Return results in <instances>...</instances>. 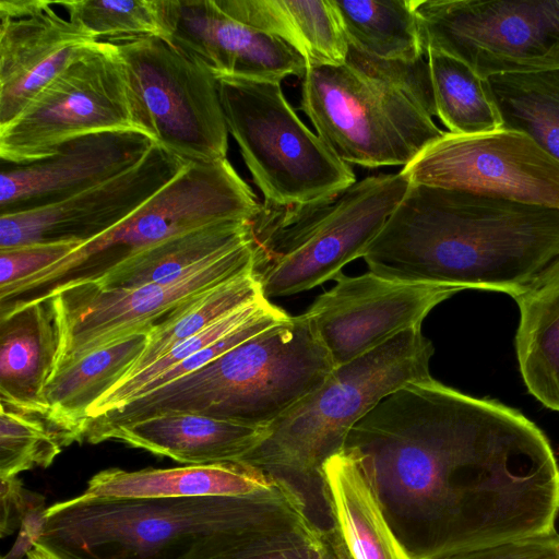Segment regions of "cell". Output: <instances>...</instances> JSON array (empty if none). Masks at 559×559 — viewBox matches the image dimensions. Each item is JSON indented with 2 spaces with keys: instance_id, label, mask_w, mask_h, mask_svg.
<instances>
[{
  "instance_id": "33",
  "label": "cell",
  "mask_w": 559,
  "mask_h": 559,
  "mask_svg": "<svg viewBox=\"0 0 559 559\" xmlns=\"http://www.w3.org/2000/svg\"><path fill=\"white\" fill-rule=\"evenodd\" d=\"M0 479L48 467L66 447L45 417L0 404Z\"/></svg>"
},
{
  "instance_id": "39",
  "label": "cell",
  "mask_w": 559,
  "mask_h": 559,
  "mask_svg": "<svg viewBox=\"0 0 559 559\" xmlns=\"http://www.w3.org/2000/svg\"><path fill=\"white\" fill-rule=\"evenodd\" d=\"M47 508L45 498L37 495L22 520L14 546L2 559H21L24 555L27 556L41 535Z\"/></svg>"
},
{
  "instance_id": "6",
  "label": "cell",
  "mask_w": 559,
  "mask_h": 559,
  "mask_svg": "<svg viewBox=\"0 0 559 559\" xmlns=\"http://www.w3.org/2000/svg\"><path fill=\"white\" fill-rule=\"evenodd\" d=\"M299 109L338 158L406 166L443 135L427 60H382L349 45L345 63L308 67Z\"/></svg>"
},
{
  "instance_id": "14",
  "label": "cell",
  "mask_w": 559,
  "mask_h": 559,
  "mask_svg": "<svg viewBox=\"0 0 559 559\" xmlns=\"http://www.w3.org/2000/svg\"><path fill=\"white\" fill-rule=\"evenodd\" d=\"M411 185L559 210V160L524 132H444L401 169Z\"/></svg>"
},
{
  "instance_id": "4",
  "label": "cell",
  "mask_w": 559,
  "mask_h": 559,
  "mask_svg": "<svg viewBox=\"0 0 559 559\" xmlns=\"http://www.w3.org/2000/svg\"><path fill=\"white\" fill-rule=\"evenodd\" d=\"M335 366L305 313L290 317L214 360L88 420L86 441L167 413H195L267 428L316 391Z\"/></svg>"
},
{
  "instance_id": "32",
  "label": "cell",
  "mask_w": 559,
  "mask_h": 559,
  "mask_svg": "<svg viewBox=\"0 0 559 559\" xmlns=\"http://www.w3.org/2000/svg\"><path fill=\"white\" fill-rule=\"evenodd\" d=\"M97 41L158 37L170 40L168 0L52 1Z\"/></svg>"
},
{
  "instance_id": "1",
  "label": "cell",
  "mask_w": 559,
  "mask_h": 559,
  "mask_svg": "<svg viewBox=\"0 0 559 559\" xmlns=\"http://www.w3.org/2000/svg\"><path fill=\"white\" fill-rule=\"evenodd\" d=\"M344 447L369 467L385 516L413 559L555 531L559 465L519 411L432 377L374 405Z\"/></svg>"
},
{
  "instance_id": "11",
  "label": "cell",
  "mask_w": 559,
  "mask_h": 559,
  "mask_svg": "<svg viewBox=\"0 0 559 559\" xmlns=\"http://www.w3.org/2000/svg\"><path fill=\"white\" fill-rule=\"evenodd\" d=\"M112 130L142 131L116 46L96 41L0 127V162L29 164L72 139Z\"/></svg>"
},
{
  "instance_id": "15",
  "label": "cell",
  "mask_w": 559,
  "mask_h": 559,
  "mask_svg": "<svg viewBox=\"0 0 559 559\" xmlns=\"http://www.w3.org/2000/svg\"><path fill=\"white\" fill-rule=\"evenodd\" d=\"M318 296L305 312L335 368L421 326L426 316L460 288L405 282L367 272L347 276Z\"/></svg>"
},
{
  "instance_id": "21",
  "label": "cell",
  "mask_w": 559,
  "mask_h": 559,
  "mask_svg": "<svg viewBox=\"0 0 559 559\" xmlns=\"http://www.w3.org/2000/svg\"><path fill=\"white\" fill-rule=\"evenodd\" d=\"M265 430L195 413H167L120 427L108 440L185 465H203L239 462L259 444Z\"/></svg>"
},
{
  "instance_id": "23",
  "label": "cell",
  "mask_w": 559,
  "mask_h": 559,
  "mask_svg": "<svg viewBox=\"0 0 559 559\" xmlns=\"http://www.w3.org/2000/svg\"><path fill=\"white\" fill-rule=\"evenodd\" d=\"M276 479L242 462L183 465L95 474L83 496L97 499H156L243 496L272 487Z\"/></svg>"
},
{
  "instance_id": "25",
  "label": "cell",
  "mask_w": 559,
  "mask_h": 559,
  "mask_svg": "<svg viewBox=\"0 0 559 559\" xmlns=\"http://www.w3.org/2000/svg\"><path fill=\"white\" fill-rule=\"evenodd\" d=\"M235 20L273 35L312 66L346 61L349 44L331 0H215Z\"/></svg>"
},
{
  "instance_id": "28",
  "label": "cell",
  "mask_w": 559,
  "mask_h": 559,
  "mask_svg": "<svg viewBox=\"0 0 559 559\" xmlns=\"http://www.w3.org/2000/svg\"><path fill=\"white\" fill-rule=\"evenodd\" d=\"M348 44L382 60L415 62L426 56L417 0H331Z\"/></svg>"
},
{
  "instance_id": "20",
  "label": "cell",
  "mask_w": 559,
  "mask_h": 559,
  "mask_svg": "<svg viewBox=\"0 0 559 559\" xmlns=\"http://www.w3.org/2000/svg\"><path fill=\"white\" fill-rule=\"evenodd\" d=\"M331 524L352 559H413L394 533L361 455L343 447L322 466Z\"/></svg>"
},
{
  "instance_id": "35",
  "label": "cell",
  "mask_w": 559,
  "mask_h": 559,
  "mask_svg": "<svg viewBox=\"0 0 559 559\" xmlns=\"http://www.w3.org/2000/svg\"><path fill=\"white\" fill-rule=\"evenodd\" d=\"M314 525L310 516L306 515L280 525L215 559H308Z\"/></svg>"
},
{
  "instance_id": "37",
  "label": "cell",
  "mask_w": 559,
  "mask_h": 559,
  "mask_svg": "<svg viewBox=\"0 0 559 559\" xmlns=\"http://www.w3.org/2000/svg\"><path fill=\"white\" fill-rule=\"evenodd\" d=\"M436 559H559L556 531L467 549Z\"/></svg>"
},
{
  "instance_id": "40",
  "label": "cell",
  "mask_w": 559,
  "mask_h": 559,
  "mask_svg": "<svg viewBox=\"0 0 559 559\" xmlns=\"http://www.w3.org/2000/svg\"><path fill=\"white\" fill-rule=\"evenodd\" d=\"M308 559H352L337 530L331 525H314L311 532Z\"/></svg>"
},
{
  "instance_id": "9",
  "label": "cell",
  "mask_w": 559,
  "mask_h": 559,
  "mask_svg": "<svg viewBox=\"0 0 559 559\" xmlns=\"http://www.w3.org/2000/svg\"><path fill=\"white\" fill-rule=\"evenodd\" d=\"M215 75L228 132L264 205L289 212L309 209L357 181L349 164L299 119L280 82Z\"/></svg>"
},
{
  "instance_id": "5",
  "label": "cell",
  "mask_w": 559,
  "mask_h": 559,
  "mask_svg": "<svg viewBox=\"0 0 559 559\" xmlns=\"http://www.w3.org/2000/svg\"><path fill=\"white\" fill-rule=\"evenodd\" d=\"M432 354L431 342L417 326L336 367L316 391L272 423L239 462L288 485L316 524L331 526L323 495L324 462L342 450L350 429L383 397L431 377Z\"/></svg>"
},
{
  "instance_id": "19",
  "label": "cell",
  "mask_w": 559,
  "mask_h": 559,
  "mask_svg": "<svg viewBox=\"0 0 559 559\" xmlns=\"http://www.w3.org/2000/svg\"><path fill=\"white\" fill-rule=\"evenodd\" d=\"M173 45L214 73L282 82L304 79L306 59L284 40L226 14L215 0H168Z\"/></svg>"
},
{
  "instance_id": "26",
  "label": "cell",
  "mask_w": 559,
  "mask_h": 559,
  "mask_svg": "<svg viewBox=\"0 0 559 559\" xmlns=\"http://www.w3.org/2000/svg\"><path fill=\"white\" fill-rule=\"evenodd\" d=\"M513 298L520 308L515 346L524 383L559 412V258Z\"/></svg>"
},
{
  "instance_id": "3",
  "label": "cell",
  "mask_w": 559,
  "mask_h": 559,
  "mask_svg": "<svg viewBox=\"0 0 559 559\" xmlns=\"http://www.w3.org/2000/svg\"><path fill=\"white\" fill-rule=\"evenodd\" d=\"M308 513L283 481L243 496L97 499L46 510L38 544L60 559H215Z\"/></svg>"
},
{
  "instance_id": "2",
  "label": "cell",
  "mask_w": 559,
  "mask_h": 559,
  "mask_svg": "<svg viewBox=\"0 0 559 559\" xmlns=\"http://www.w3.org/2000/svg\"><path fill=\"white\" fill-rule=\"evenodd\" d=\"M559 258V210L411 185L364 259L380 276L521 293Z\"/></svg>"
},
{
  "instance_id": "16",
  "label": "cell",
  "mask_w": 559,
  "mask_h": 559,
  "mask_svg": "<svg viewBox=\"0 0 559 559\" xmlns=\"http://www.w3.org/2000/svg\"><path fill=\"white\" fill-rule=\"evenodd\" d=\"M188 163L154 144L133 167L103 183L52 204L0 214V249L90 241L129 217Z\"/></svg>"
},
{
  "instance_id": "38",
  "label": "cell",
  "mask_w": 559,
  "mask_h": 559,
  "mask_svg": "<svg viewBox=\"0 0 559 559\" xmlns=\"http://www.w3.org/2000/svg\"><path fill=\"white\" fill-rule=\"evenodd\" d=\"M1 480V537L20 528L22 520L36 499V492L24 488L17 477Z\"/></svg>"
},
{
  "instance_id": "29",
  "label": "cell",
  "mask_w": 559,
  "mask_h": 559,
  "mask_svg": "<svg viewBox=\"0 0 559 559\" xmlns=\"http://www.w3.org/2000/svg\"><path fill=\"white\" fill-rule=\"evenodd\" d=\"M436 117L447 132L475 135L503 128V119L488 80L444 52L426 51Z\"/></svg>"
},
{
  "instance_id": "41",
  "label": "cell",
  "mask_w": 559,
  "mask_h": 559,
  "mask_svg": "<svg viewBox=\"0 0 559 559\" xmlns=\"http://www.w3.org/2000/svg\"><path fill=\"white\" fill-rule=\"evenodd\" d=\"M26 559H60L46 549L40 544L36 543L34 547L28 551Z\"/></svg>"
},
{
  "instance_id": "13",
  "label": "cell",
  "mask_w": 559,
  "mask_h": 559,
  "mask_svg": "<svg viewBox=\"0 0 559 559\" xmlns=\"http://www.w3.org/2000/svg\"><path fill=\"white\" fill-rule=\"evenodd\" d=\"M415 11L425 51L483 79L559 69V0H417Z\"/></svg>"
},
{
  "instance_id": "7",
  "label": "cell",
  "mask_w": 559,
  "mask_h": 559,
  "mask_svg": "<svg viewBox=\"0 0 559 559\" xmlns=\"http://www.w3.org/2000/svg\"><path fill=\"white\" fill-rule=\"evenodd\" d=\"M262 203L230 162L195 160L110 230L0 293V316L98 281L118 264L171 237L224 221H252Z\"/></svg>"
},
{
  "instance_id": "30",
  "label": "cell",
  "mask_w": 559,
  "mask_h": 559,
  "mask_svg": "<svg viewBox=\"0 0 559 559\" xmlns=\"http://www.w3.org/2000/svg\"><path fill=\"white\" fill-rule=\"evenodd\" d=\"M262 297L261 284L250 271L189 300L153 325L143 353L120 382L140 373L182 341Z\"/></svg>"
},
{
  "instance_id": "24",
  "label": "cell",
  "mask_w": 559,
  "mask_h": 559,
  "mask_svg": "<svg viewBox=\"0 0 559 559\" xmlns=\"http://www.w3.org/2000/svg\"><path fill=\"white\" fill-rule=\"evenodd\" d=\"M151 329L97 349L50 377L45 388V418L66 447L83 440L90 411L127 376L143 353Z\"/></svg>"
},
{
  "instance_id": "12",
  "label": "cell",
  "mask_w": 559,
  "mask_h": 559,
  "mask_svg": "<svg viewBox=\"0 0 559 559\" xmlns=\"http://www.w3.org/2000/svg\"><path fill=\"white\" fill-rule=\"evenodd\" d=\"M250 271H254L252 240L204 260L174 282L132 287L83 283L57 292L48 299L58 340L52 374L151 329L189 300Z\"/></svg>"
},
{
  "instance_id": "8",
  "label": "cell",
  "mask_w": 559,
  "mask_h": 559,
  "mask_svg": "<svg viewBox=\"0 0 559 559\" xmlns=\"http://www.w3.org/2000/svg\"><path fill=\"white\" fill-rule=\"evenodd\" d=\"M408 187L401 170L369 176L319 205L272 212L252 242L263 295L271 299L311 289L364 258Z\"/></svg>"
},
{
  "instance_id": "27",
  "label": "cell",
  "mask_w": 559,
  "mask_h": 559,
  "mask_svg": "<svg viewBox=\"0 0 559 559\" xmlns=\"http://www.w3.org/2000/svg\"><path fill=\"white\" fill-rule=\"evenodd\" d=\"M251 240L250 221L218 222L147 248L92 283L132 287L174 282L204 260Z\"/></svg>"
},
{
  "instance_id": "34",
  "label": "cell",
  "mask_w": 559,
  "mask_h": 559,
  "mask_svg": "<svg viewBox=\"0 0 559 559\" xmlns=\"http://www.w3.org/2000/svg\"><path fill=\"white\" fill-rule=\"evenodd\" d=\"M272 307L273 304L270 299L262 297L219 319L200 333L182 341L146 369L112 388L92 407L87 421L131 402L140 389L151 380L261 316Z\"/></svg>"
},
{
  "instance_id": "18",
  "label": "cell",
  "mask_w": 559,
  "mask_h": 559,
  "mask_svg": "<svg viewBox=\"0 0 559 559\" xmlns=\"http://www.w3.org/2000/svg\"><path fill=\"white\" fill-rule=\"evenodd\" d=\"M47 0H0V127L97 40Z\"/></svg>"
},
{
  "instance_id": "17",
  "label": "cell",
  "mask_w": 559,
  "mask_h": 559,
  "mask_svg": "<svg viewBox=\"0 0 559 559\" xmlns=\"http://www.w3.org/2000/svg\"><path fill=\"white\" fill-rule=\"evenodd\" d=\"M154 144L143 131L112 130L72 139L29 164L1 163L0 214L52 204L103 183L133 167Z\"/></svg>"
},
{
  "instance_id": "31",
  "label": "cell",
  "mask_w": 559,
  "mask_h": 559,
  "mask_svg": "<svg viewBox=\"0 0 559 559\" xmlns=\"http://www.w3.org/2000/svg\"><path fill=\"white\" fill-rule=\"evenodd\" d=\"M503 127L533 138L559 160V69L488 79Z\"/></svg>"
},
{
  "instance_id": "36",
  "label": "cell",
  "mask_w": 559,
  "mask_h": 559,
  "mask_svg": "<svg viewBox=\"0 0 559 559\" xmlns=\"http://www.w3.org/2000/svg\"><path fill=\"white\" fill-rule=\"evenodd\" d=\"M81 242H37L0 249V293L57 263Z\"/></svg>"
},
{
  "instance_id": "10",
  "label": "cell",
  "mask_w": 559,
  "mask_h": 559,
  "mask_svg": "<svg viewBox=\"0 0 559 559\" xmlns=\"http://www.w3.org/2000/svg\"><path fill=\"white\" fill-rule=\"evenodd\" d=\"M111 43L123 62L140 129L187 162L227 158L228 128L213 70L158 37Z\"/></svg>"
},
{
  "instance_id": "22",
  "label": "cell",
  "mask_w": 559,
  "mask_h": 559,
  "mask_svg": "<svg viewBox=\"0 0 559 559\" xmlns=\"http://www.w3.org/2000/svg\"><path fill=\"white\" fill-rule=\"evenodd\" d=\"M58 348L48 300L0 316V404L45 417V388Z\"/></svg>"
}]
</instances>
